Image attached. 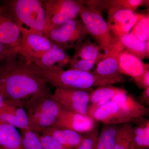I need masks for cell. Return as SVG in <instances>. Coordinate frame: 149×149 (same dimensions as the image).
<instances>
[{
    "label": "cell",
    "mask_w": 149,
    "mask_h": 149,
    "mask_svg": "<svg viewBox=\"0 0 149 149\" xmlns=\"http://www.w3.org/2000/svg\"><path fill=\"white\" fill-rule=\"evenodd\" d=\"M47 84L19 53L0 67V90L5 100L19 101L26 110L40 98L52 95Z\"/></svg>",
    "instance_id": "cell-1"
},
{
    "label": "cell",
    "mask_w": 149,
    "mask_h": 149,
    "mask_svg": "<svg viewBox=\"0 0 149 149\" xmlns=\"http://www.w3.org/2000/svg\"><path fill=\"white\" fill-rule=\"evenodd\" d=\"M29 63L31 68L47 84L56 88L92 91L93 87L113 84L109 80L99 77L92 72L79 70H45Z\"/></svg>",
    "instance_id": "cell-2"
},
{
    "label": "cell",
    "mask_w": 149,
    "mask_h": 149,
    "mask_svg": "<svg viewBox=\"0 0 149 149\" xmlns=\"http://www.w3.org/2000/svg\"><path fill=\"white\" fill-rule=\"evenodd\" d=\"M4 3L3 5L12 17L21 33L33 32L44 35L47 15L43 1L10 0Z\"/></svg>",
    "instance_id": "cell-3"
},
{
    "label": "cell",
    "mask_w": 149,
    "mask_h": 149,
    "mask_svg": "<svg viewBox=\"0 0 149 149\" xmlns=\"http://www.w3.org/2000/svg\"><path fill=\"white\" fill-rule=\"evenodd\" d=\"M62 107L52 96L42 97L26 109L29 130L41 133L46 128L53 126L58 120Z\"/></svg>",
    "instance_id": "cell-4"
},
{
    "label": "cell",
    "mask_w": 149,
    "mask_h": 149,
    "mask_svg": "<svg viewBox=\"0 0 149 149\" xmlns=\"http://www.w3.org/2000/svg\"><path fill=\"white\" fill-rule=\"evenodd\" d=\"M45 35L54 45L64 51L74 49L88 36L82 22L76 18L46 29Z\"/></svg>",
    "instance_id": "cell-5"
},
{
    "label": "cell",
    "mask_w": 149,
    "mask_h": 149,
    "mask_svg": "<svg viewBox=\"0 0 149 149\" xmlns=\"http://www.w3.org/2000/svg\"><path fill=\"white\" fill-rule=\"evenodd\" d=\"M79 15L88 35L96 41L104 53L107 52L112 45L113 38L101 11L84 3Z\"/></svg>",
    "instance_id": "cell-6"
},
{
    "label": "cell",
    "mask_w": 149,
    "mask_h": 149,
    "mask_svg": "<svg viewBox=\"0 0 149 149\" xmlns=\"http://www.w3.org/2000/svg\"><path fill=\"white\" fill-rule=\"evenodd\" d=\"M43 2L47 15L45 31L76 18L84 6L82 1L45 0Z\"/></svg>",
    "instance_id": "cell-7"
},
{
    "label": "cell",
    "mask_w": 149,
    "mask_h": 149,
    "mask_svg": "<svg viewBox=\"0 0 149 149\" xmlns=\"http://www.w3.org/2000/svg\"><path fill=\"white\" fill-rule=\"evenodd\" d=\"M124 47L119 38H113L109 50L103 54L96 63L93 74L111 81L113 84L125 81L118 69L117 56Z\"/></svg>",
    "instance_id": "cell-8"
},
{
    "label": "cell",
    "mask_w": 149,
    "mask_h": 149,
    "mask_svg": "<svg viewBox=\"0 0 149 149\" xmlns=\"http://www.w3.org/2000/svg\"><path fill=\"white\" fill-rule=\"evenodd\" d=\"M54 45L43 34L22 32L19 43V53L29 63L41 57Z\"/></svg>",
    "instance_id": "cell-9"
},
{
    "label": "cell",
    "mask_w": 149,
    "mask_h": 149,
    "mask_svg": "<svg viewBox=\"0 0 149 149\" xmlns=\"http://www.w3.org/2000/svg\"><path fill=\"white\" fill-rule=\"evenodd\" d=\"M91 91L56 88L53 97L65 109L88 116Z\"/></svg>",
    "instance_id": "cell-10"
},
{
    "label": "cell",
    "mask_w": 149,
    "mask_h": 149,
    "mask_svg": "<svg viewBox=\"0 0 149 149\" xmlns=\"http://www.w3.org/2000/svg\"><path fill=\"white\" fill-rule=\"evenodd\" d=\"M95 121L104 125H118L133 122L139 123L142 118H131L121 107L116 102L111 101L95 110L91 116Z\"/></svg>",
    "instance_id": "cell-11"
},
{
    "label": "cell",
    "mask_w": 149,
    "mask_h": 149,
    "mask_svg": "<svg viewBox=\"0 0 149 149\" xmlns=\"http://www.w3.org/2000/svg\"><path fill=\"white\" fill-rule=\"evenodd\" d=\"M0 124H9L22 131L29 130L27 112L22 102L5 100L0 109Z\"/></svg>",
    "instance_id": "cell-12"
},
{
    "label": "cell",
    "mask_w": 149,
    "mask_h": 149,
    "mask_svg": "<svg viewBox=\"0 0 149 149\" xmlns=\"http://www.w3.org/2000/svg\"><path fill=\"white\" fill-rule=\"evenodd\" d=\"M53 126L69 129L81 134L89 133L96 127L95 121L92 118L63 107L59 117Z\"/></svg>",
    "instance_id": "cell-13"
},
{
    "label": "cell",
    "mask_w": 149,
    "mask_h": 149,
    "mask_svg": "<svg viewBox=\"0 0 149 149\" xmlns=\"http://www.w3.org/2000/svg\"><path fill=\"white\" fill-rule=\"evenodd\" d=\"M21 32L10 14L0 2V43L18 48Z\"/></svg>",
    "instance_id": "cell-14"
},
{
    "label": "cell",
    "mask_w": 149,
    "mask_h": 149,
    "mask_svg": "<svg viewBox=\"0 0 149 149\" xmlns=\"http://www.w3.org/2000/svg\"><path fill=\"white\" fill-rule=\"evenodd\" d=\"M117 63L120 73L133 77L137 85L146 70L149 68L148 64L144 63L143 61L124 49L118 55Z\"/></svg>",
    "instance_id": "cell-15"
},
{
    "label": "cell",
    "mask_w": 149,
    "mask_h": 149,
    "mask_svg": "<svg viewBox=\"0 0 149 149\" xmlns=\"http://www.w3.org/2000/svg\"><path fill=\"white\" fill-rule=\"evenodd\" d=\"M70 60L71 58L65 51L54 45L41 57L31 63L45 70H61L69 64Z\"/></svg>",
    "instance_id": "cell-16"
},
{
    "label": "cell",
    "mask_w": 149,
    "mask_h": 149,
    "mask_svg": "<svg viewBox=\"0 0 149 149\" xmlns=\"http://www.w3.org/2000/svg\"><path fill=\"white\" fill-rule=\"evenodd\" d=\"M128 92L123 88L111 85L100 86L90 93V103L88 115L91 117L94 111L111 101L120 94H127Z\"/></svg>",
    "instance_id": "cell-17"
},
{
    "label": "cell",
    "mask_w": 149,
    "mask_h": 149,
    "mask_svg": "<svg viewBox=\"0 0 149 149\" xmlns=\"http://www.w3.org/2000/svg\"><path fill=\"white\" fill-rule=\"evenodd\" d=\"M41 133L52 136L68 149H77L84 137L81 133L55 126L46 128Z\"/></svg>",
    "instance_id": "cell-18"
},
{
    "label": "cell",
    "mask_w": 149,
    "mask_h": 149,
    "mask_svg": "<svg viewBox=\"0 0 149 149\" xmlns=\"http://www.w3.org/2000/svg\"><path fill=\"white\" fill-rule=\"evenodd\" d=\"M111 101L118 104L133 119L142 118L149 114L148 108L136 100L130 94H120Z\"/></svg>",
    "instance_id": "cell-19"
},
{
    "label": "cell",
    "mask_w": 149,
    "mask_h": 149,
    "mask_svg": "<svg viewBox=\"0 0 149 149\" xmlns=\"http://www.w3.org/2000/svg\"><path fill=\"white\" fill-rule=\"evenodd\" d=\"M124 49L143 61L149 57V39L144 42L130 33L119 38Z\"/></svg>",
    "instance_id": "cell-20"
},
{
    "label": "cell",
    "mask_w": 149,
    "mask_h": 149,
    "mask_svg": "<svg viewBox=\"0 0 149 149\" xmlns=\"http://www.w3.org/2000/svg\"><path fill=\"white\" fill-rule=\"evenodd\" d=\"M0 146L6 149H24L22 138L15 127L0 124Z\"/></svg>",
    "instance_id": "cell-21"
},
{
    "label": "cell",
    "mask_w": 149,
    "mask_h": 149,
    "mask_svg": "<svg viewBox=\"0 0 149 149\" xmlns=\"http://www.w3.org/2000/svg\"><path fill=\"white\" fill-rule=\"evenodd\" d=\"M74 49V54L71 58L72 59L96 60H99L103 54L101 53L102 50L101 47L88 38L76 46Z\"/></svg>",
    "instance_id": "cell-22"
},
{
    "label": "cell",
    "mask_w": 149,
    "mask_h": 149,
    "mask_svg": "<svg viewBox=\"0 0 149 149\" xmlns=\"http://www.w3.org/2000/svg\"><path fill=\"white\" fill-rule=\"evenodd\" d=\"M114 149H136L133 127L130 123H124L118 128L116 135Z\"/></svg>",
    "instance_id": "cell-23"
},
{
    "label": "cell",
    "mask_w": 149,
    "mask_h": 149,
    "mask_svg": "<svg viewBox=\"0 0 149 149\" xmlns=\"http://www.w3.org/2000/svg\"><path fill=\"white\" fill-rule=\"evenodd\" d=\"M136 127H133V141L136 149L149 148V121L144 119Z\"/></svg>",
    "instance_id": "cell-24"
},
{
    "label": "cell",
    "mask_w": 149,
    "mask_h": 149,
    "mask_svg": "<svg viewBox=\"0 0 149 149\" xmlns=\"http://www.w3.org/2000/svg\"><path fill=\"white\" fill-rule=\"evenodd\" d=\"M117 125H104L99 134L97 149H114Z\"/></svg>",
    "instance_id": "cell-25"
},
{
    "label": "cell",
    "mask_w": 149,
    "mask_h": 149,
    "mask_svg": "<svg viewBox=\"0 0 149 149\" xmlns=\"http://www.w3.org/2000/svg\"><path fill=\"white\" fill-rule=\"evenodd\" d=\"M135 13L127 10L111 8L108 10V22L109 28L123 25L135 15Z\"/></svg>",
    "instance_id": "cell-26"
},
{
    "label": "cell",
    "mask_w": 149,
    "mask_h": 149,
    "mask_svg": "<svg viewBox=\"0 0 149 149\" xmlns=\"http://www.w3.org/2000/svg\"><path fill=\"white\" fill-rule=\"evenodd\" d=\"M132 33L138 39L144 42L149 39V16L141 14L140 18L134 24L131 30Z\"/></svg>",
    "instance_id": "cell-27"
},
{
    "label": "cell",
    "mask_w": 149,
    "mask_h": 149,
    "mask_svg": "<svg viewBox=\"0 0 149 149\" xmlns=\"http://www.w3.org/2000/svg\"><path fill=\"white\" fill-rule=\"evenodd\" d=\"M149 1L145 0H113L107 1L108 10L111 8L127 10L134 12L141 6H148Z\"/></svg>",
    "instance_id": "cell-28"
},
{
    "label": "cell",
    "mask_w": 149,
    "mask_h": 149,
    "mask_svg": "<svg viewBox=\"0 0 149 149\" xmlns=\"http://www.w3.org/2000/svg\"><path fill=\"white\" fill-rule=\"evenodd\" d=\"M21 136L24 149H45L39 133L27 130L22 131Z\"/></svg>",
    "instance_id": "cell-29"
},
{
    "label": "cell",
    "mask_w": 149,
    "mask_h": 149,
    "mask_svg": "<svg viewBox=\"0 0 149 149\" xmlns=\"http://www.w3.org/2000/svg\"><path fill=\"white\" fill-rule=\"evenodd\" d=\"M85 134L82 143L77 149H97L99 135L97 127Z\"/></svg>",
    "instance_id": "cell-30"
},
{
    "label": "cell",
    "mask_w": 149,
    "mask_h": 149,
    "mask_svg": "<svg viewBox=\"0 0 149 149\" xmlns=\"http://www.w3.org/2000/svg\"><path fill=\"white\" fill-rule=\"evenodd\" d=\"M99 60H88L85 59H72L70 62V69L79 70L86 72H91L95 65Z\"/></svg>",
    "instance_id": "cell-31"
},
{
    "label": "cell",
    "mask_w": 149,
    "mask_h": 149,
    "mask_svg": "<svg viewBox=\"0 0 149 149\" xmlns=\"http://www.w3.org/2000/svg\"><path fill=\"white\" fill-rule=\"evenodd\" d=\"M40 139L45 149H68L52 136L40 135Z\"/></svg>",
    "instance_id": "cell-32"
},
{
    "label": "cell",
    "mask_w": 149,
    "mask_h": 149,
    "mask_svg": "<svg viewBox=\"0 0 149 149\" xmlns=\"http://www.w3.org/2000/svg\"><path fill=\"white\" fill-rule=\"evenodd\" d=\"M19 53L18 48L0 43V67L11 56Z\"/></svg>",
    "instance_id": "cell-33"
},
{
    "label": "cell",
    "mask_w": 149,
    "mask_h": 149,
    "mask_svg": "<svg viewBox=\"0 0 149 149\" xmlns=\"http://www.w3.org/2000/svg\"><path fill=\"white\" fill-rule=\"evenodd\" d=\"M137 86L143 90L149 87V68L146 70Z\"/></svg>",
    "instance_id": "cell-34"
},
{
    "label": "cell",
    "mask_w": 149,
    "mask_h": 149,
    "mask_svg": "<svg viewBox=\"0 0 149 149\" xmlns=\"http://www.w3.org/2000/svg\"><path fill=\"white\" fill-rule=\"evenodd\" d=\"M139 100L141 102L146 104L147 105H149V87L144 89L141 93Z\"/></svg>",
    "instance_id": "cell-35"
},
{
    "label": "cell",
    "mask_w": 149,
    "mask_h": 149,
    "mask_svg": "<svg viewBox=\"0 0 149 149\" xmlns=\"http://www.w3.org/2000/svg\"><path fill=\"white\" fill-rule=\"evenodd\" d=\"M5 99L4 98L3 96L2 92H1L0 90V109L2 107L4 103L5 102Z\"/></svg>",
    "instance_id": "cell-36"
},
{
    "label": "cell",
    "mask_w": 149,
    "mask_h": 149,
    "mask_svg": "<svg viewBox=\"0 0 149 149\" xmlns=\"http://www.w3.org/2000/svg\"><path fill=\"white\" fill-rule=\"evenodd\" d=\"M0 149H6L5 148H3V147L1 146H0Z\"/></svg>",
    "instance_id": "cell-37"
}]
</instances>
